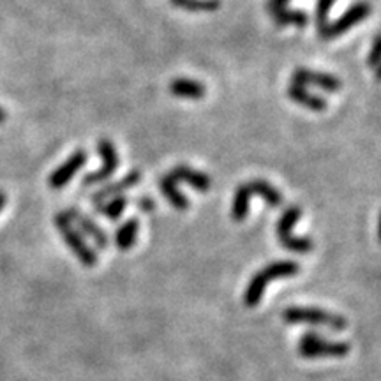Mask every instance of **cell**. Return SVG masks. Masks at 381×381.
Instances as JSON below:
<instances>
[{
  "instance_id": "obj_1",
  "label": "cell",
  "mask_w": 381,
  "mask_h": 381,
  "mask_svg": "<svg viewBox=\"0 0 381 381\" xmlns=\"http://www.w3.org/2000/svg\"><path fill=\"white\" fill-rule=\"evenodd\" d=\"M300 272V265L293 260H279L270 265L263 267L260 272L251 277L247 284L246 292H244V304L247 307H256L263 299L265 288L269 286L270 281L284 279V277H293Z\"/></svg>"
},
{
  "instance_id": "obj_2",
  "label": "cell",
  "mask_w": 381,
  "mask_h": 381,
  "mask_svg": "<svg viewBox=\"0 0 381 381\" xmlns=\"http://www.w3.org/2000/svg\"><path fill=\"white\" fill-rule=\"evenodd\" d=\"M283 320L290 325L302 323V325L327 327L334 332H343L348 327L346 318L322 309V307H288V309H284Z\"/></svg>"
},
{
  "instance_id": "obj_3",
  "label": "cell",
  "mask_w": 381,
  "mask_h": 381,
  "mask_svg": "<svg viewBox=\"0 0 381 381\" xmlns=\"http://www.w3.org/2000/svg\"><path fill=\"white\" fill-rule=\"evenodd\" d=\"M299 353L304 359H343L350 353V344L330 341L318 332H306L299 341Z\"/></svg>"
},
{
  "instance_id": "obj_4",
  "label": "cell",
  "mask_w": 381,
  "mask_h": 381,
  "mask_svg": "<svg viewBox=\"0 0 381 381\" xmlns=\"http://www.w3.org/2000/svg\"><path fill=\"white\" fill-rule=\"evenodd\" d=\"M302 217V209L299 205H292L284 210L283 216L277 221V239H279V244L284 247V249L292 251V253L306 254L311 253L314 249V242L309 237H295L292 233L293 226L299 223V219Z\"/></svg>"
},
{
  "instance_id": "obj_5",
  "label": "cell",
  "mask_w": 381,
  "mask_h": 381,
  "mask_svg": "<svg viewBox=\"0 0 381 381\" xmlns=\"http://www.w3.org/2000/svg\"><path fill=\"white\" fill-rule=\"evenodd\" d=\"M53 223H55V228L59 230V233L62 235L66 246L73 251V254H75L76 258H78L83 265L94 267L98 263V254H96V251L85 242L83 235L75 228V225L71 223L68 214L66 212L55 214Z\"/></svg>"
},
{
  "instance_id": "obj_6",
  "label": "cell",
  "mask_w": 381,
  "mask_h": 381,
  "mask_svg": "<svg viewBox=\"0 0 381 381\" xmlns=\"http://www.w3.org/2000/svg\"><path fill=\"white\" fill-rule=\"evenodd\" d=\"M371 13H373V6H371L367 0H359V2H355L353 6H350V8H348L346 11H344L343 15L336 20V22L329 23L327 29L323 30L322 34H320V38L325 39V41H329V39H334V38H339V36L346 34L348 30H352L353 27L359 25L360 22L369 18Z\"/></svg>"
},
{
  "instance_id": "obj_7",
  "label": "cell",
  "mask_w": 381,
  "mask_h": 381,
  "mask_svg": "<svg viewBox=\"0 0 381 381\" xmlns=\"http://www.w3.org/2000/svg\"><path fill=\"white\" fill-rule=\"evenodd\" d=\"M98 152L99 156H101L103 159V166L98 170H94V172L87 173L85 177H83L82 184L83 187H90V186H98V184H105L106 180L110 179V177L113 175V173L119 170L120 165V159H119V154H117L115 145H113L112 142H110L108 138H101L98 142Z\"/></svg>"
},
{
  "instance_id": "obj_8",
  "label": "cell",
  "mask_w": 381,
  "mask_h": 381,
  "mask_svg": "<svg viewBox=\"0 0 381 381\" xmlns=\"http://www.w3.org/2000/svg\"><path fill=\"white\" fill-rule=\"evenodd\" d=\"M89 161V154L87 150H76L73 152L71 156L62 163L57 170H53L52 175L48 177V184L52 189H64V187L68 186L73 179L76 177V173L83 168Z\"/></svg>"
},
{
  "instance_id": "obj_9",
  "label": "cell",
  "mask_w": 381,
  "mask_h": 381,
  "mask_svg": "<svg viewBox=\"0 0 381 381\" xmlns=\"http://www.w3.org/2000/svg\"><path fill=\"white\" fill-rule=\"evenodd\" d=\"M292 83L302 87H316V89L330 94H336L343 89V82L337 76L329 75V73L313 71V69L307 68H297L292 75Z\"/></svg>"
},
{
  "instance_id": "obj_10",
  "label": "cell",
  "mask_w": 381,
  "mask_h": 381,
  "mask_svg": "<svg viewBox=\"0 0 381 381\" xmlns=\"http://www.w3.org/2000/svg\"><path fill=\"white\" fill-rule=\"evenodd\" d=\"M140 180H142V173H140L138 170H133V172L124 175L120 180H115V182L105 184L103 187H99L90 200H92L94 205L98 207L101 205V203H105L106 200H112L115 198V196H122V193H126L127 189H133L135 186H138Z\"/></svg>"
},
{
  "instance_id": "obj_11",
  "label": "cell",
  "mask_w": 381,
  "mask_h": 381,
  "mask_svg": "<svg viewBox=\"0 0 381 381\" xmlns=\"http://www.w3.org/2000/svg\"><path fill=\"white\" fill-rule=\"evenodd\" d=\"M64 212L68 214V217L71 219L73 225L78 226L80 232L85 233L87 237H90V239L96 242V246H98L99 249H106V247H108L110 244L108 233H106L105 230L96 223V221L90 219V217L85 216L83 212H80L78 209H69V210H64Z\"/></svg>"
},
{
  "instance_id": "obj_12",
  "label": "cell",
  "mask_w": 381,
  "mask_h": 381,
  "mask_svg": "<svg viewBox=\"0 0 381 381\" xmlns=\"http://www.w3.org/2000/svg\"><path fill=\"white\" fill-rule=\"evenodd\" d=\"M168 175L172 177L177 184L184 182L189 187H193L195 190H200V193H207V190H210V187H212V180H210V177L207 175V173L198 172V170L190 168V166L187 165L175 166Z\"/></svg>"
},
{
  "instance_id": "obj_13",
  "label": "cell",
  "mask_w": 381,
  "mask_h": 381,
  "mask_svg": "<svg viewBox=\"0 0 381 381\" xmlns=\"http://www.w3.org/2000/svg\"><path fill=\"white\" fill-rule=\"evenodd\" d=\"M288 98L297 105L311 110V112H325L329 108V103H327L325 98L307 90V87L297 85V83H292L288 87Z\"/></svg>"
},
{
  "instance_id": "obj_14",
  "label": "cell",
  "mask_w": 381,
  "mask_h": 381,
  "mask_svg": "<svg viewBox=\"0 0 381 381\" xmlns=\"http://www.w3.org/2000/svg\"><path fill=\"white\" fill-rule=\"evenodd\" d=\"M170 92L175 96V98L182 99H203L207 94L205 85L198 80L190 78H175L170 83Z\"/></svg>"
},
{
  "instance_id": "obj_15",
  "label": "cell",
  "mask_w": 381,
  "mask_h": 381,
  "mask_svg": "<svg viewBox=\"0 0 381 381\" xmlns=\"http://www.w3.org/2000/svg\"><path fill=\"white\" fill-rule=\"evenodd\" d=\"M247 187H249L251 193L258 195L260 198H262L267 205L272 207V209L283 205V202H284L283 195H281L279 190H277L272 184L267 182V180L254 179V180H251V182H247Z\"/></svg>"
},
{
  "instance_id": "obj_16",
  "label": "cell",
  "mask_w": 381,
  "mask_h": 381,
  "mask_svg": "<svg viewBox=\"0 0 381 381\" xmlns=\"http://www.w3.org/2000/svg\"><path fill=\"white\" fill-rule=\"evenodd\" d=\"M159 189H161L163 196H165L177 210H182L184 212V210L189 209V200H187V196L179 189V184H177L170 175L161 177V180H159Z\"/></svg>"
},
{
  "instance_id": "obj_17",
  "label": "cell",
  "mask_w": 381,
  "mask_h": 381,
  "mask_svg": "<svg viewBox=\"0 0 381 381\" xmlns=\"http://www.w3.org/2000/svg\"><path fill=\"white\" fill-rule=\"evenodd\" d=\"M140 221L136 217L127 219L122 226H119L115 233V244L120 251H129L135 247L136 239H138Z\"/></svg>"
},
{
  "instance_id": "obj_18",
  "label": "cell",
  "mask_w": 381,
  "mask_h": 381,
  "mask_svg": "<svg viewBox=\"0 0 381 381\" xmlns=\"http://www.w3.org/2000/svg\"><path fill=\"white\" fill-rule=\"evenodd\" d=\"M251 193L247 184H240L235 190V196H233L232 203V219L240 223V221L246 219L249 216V202H251Z\"/></svg>"
},
{
  "instance_id": "obj_19",
  "label": "cell",
  "mask_w": 381,
  "mask_h": 381,
  "mask_svg": "<svg viewBox=\"0 0 381 381\" xmlns=\"http://www.w3.org/2000/svg\"><path fill=\"white\" fill-rule=\"evenodd\" d=\"M274 23H276L277 27H288V25H295L299 27V29H302V27H306L307 23H309V15H307L306 11H302V9H283V11L276 13V15H272Z\"/></svg>"
},
{
  "instance_id": "obj_20",
  "label": "cell",
  "mask_w": 381,
  "mask_h": 381,
  "mask_svg": "<svg viewBox=\"0 0 381 381\" xmlns=\"http://www.w3.org/2000/svg\"><path fill=\"white\" fill-rule=\"evenodd\" d=\"M127 205H129V198H126V196H115V198L108 200L106 203L98 205L96 209H98V214H103L110 221H119Z\"/></svg>"
},
{
  "instance_id": "obj_21",
  "label": "cell",
  "mask_w": 381,
  "mask_h": 381,
  "mask_svg": "<svg viewBox=\"0 0 381 381\" xmlns=\"http://www.w3.org/2000/svg\"><path fill=\"white\" fill-rule=\"evenodd\" d=\"M172 4L190 13H212L221 8V0H175Z\"/></svg>"
},
{
  "instance_id": "obj_22",
  "label": "cell",
  "mask_w": 381,
  "mask_h": 381,
  "mask_svg": "<svg viewBox=\"0 0 381 381\" xmlns=\"http://www.w3.org/2000/svg\"><path fill=\"white\" fill-rule=\"evenodd\" d=\"M336 0H318L316 2V29L318 34H322L329 25V15Z\"/></svg>"
},
{
  "instance_id": "obj_23",
  "label": "cell",
  "mask_w": 381,
  "mask_h": 381,
  "mask_svg": "<svg viewBox=\"0 0 381 381\" xmlns=\"http://www.w3.org/2000/svg\"><path fill=\"white\" fill-rule=\"evenodd\" d=\"M380 38H374L373 41V48H371L369 59H367V64H369V68H373L374 71L378 69V60H380Z\"/></svg>"
},
{
  "instance_id": "obj_24",
  "label": "cell",
  "mask_w": 381,
  "mask_h": 381,
  "mask_svg": "<svg viewBox=\"0 0 381 381\" xmlns=\"http://www.w3.org/2000/svg\"><path fill=\"white\" fill-rule=\"evenodd\" d=\"M288 2L290 0H267V11L270 13V16L276 15V13L288 8Z\"/></svg>"
},
{
  "instance_id": "obj_25",
  "label": "cell",
  "mask_w": 381,
  "mask_h": 381,
  "mask_svg": "<svg viewBox=\"0 0 381 381\" xmlns=\"http://www.w3.org/2000/svg\"><path fill=\"white\" fill-rule=\"evenodd\" d=\"M136 205H138V209H142V212H145V214H150L154 209H156V203H154L149 196H143L142 200H138V202H136Z\"/></svg>"
},
{
  "instance_id": "obj_26",
  "label": "cell",
  "mask_w": 381,
  "mask_h": 381,
  "mask_svg": "<svg viewBox=\"0 0 381 381\" xmlns=\"http://www.w3.org/2000/svg\"><path fill=\"white\" fill-rule=\"evenodd\" d=\"M6 200H8V198H6L4 193H0V210H2L6 207Z\"/></svg>"
},
{
  "instance_id": "obj_27",
  "label": "cell",
  "mask_w": 381,
  "mask_h": 381,
  "mask_svg": "<svg viewBox=\"0 0 381 381\" xmlns=\"http://www.w3.org/2000/svg\"><path fill=\"white\" fill-rule=\"evenodd\" d=\"M6 117H8V115H6V112H4V108H0V124H2V122H4V120H6Z\"/></svg>"
},
{
  "instance_id": "obj_28",
  "label": "cell",
  "mask_w": 381,
  "mask_h": 381,
  "mask_svg": "<svg viewBox=\"0 0 381 381\" xmlns=\"http://www.w3.org/2000/svg\"><path fill=\"white\" fill-rule=\"evenodd\" d=\"M172 2H175V0H172Z\"/></svg>"
}]
</instances>
